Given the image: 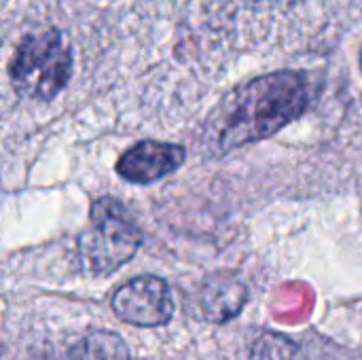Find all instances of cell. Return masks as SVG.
<instances>
[{"mask_svg": "<svg viewBox=\"0 0 362 360\" xmlns=\"http://www.w3.org/2000/svg\"><path fill=\"white\" fill-rule=\"evenodd\" d=\"M310 106V79L299 70L257 76L227 93L204 125V146L227 155L278 134Z\"/></svg>", "mask_w": 362, "mask_h": 360, "instance_id": "cell-1", "label": "cell"}, {"mask_svg": "<svg viewBox=\"0 0 362 360\" xmlns=\"http://www.w3.org/2000/svg\"><path fill=\"white\" fill-rule=\"evenodd\" d=\"M70 74L72 53L55 28L23 36L8 68L15 93L36 102L53 100L68 85Z\"/></svg>", "mask_w": 362, "mask_h": 360, "instance_id": "cell-2", "label": "cell"}, {"mask_svg": "<svg viewBox=\"0 0 362 360\" xmlns=\"http://www.w3.org/2000/svg\"><path fill=\"white\" fill-rule=\"evenodd\" d=\"M142 231L127 208L115 197H100L91 206V225L78 238V257L91 276H110L134 259Z\"/></svg>", "mask_w": 362, "mask_h": 360, "instance_id": "cell-3", "label": "cell"}, {"mask_svg": "<svg viewBox=\"0 0 362 360\" xmlns=\"http://www.w3.org/2000/svg\"><path fill=\"white\" fill-rule=\"evenodd\" d=\"M110 308L119 320L132 327L155 329L172 320L174 299L165 280L157 276H138L115 291Z\"/></svg>", "mask_w": 362, "mask_h": 360, "instance_id": "cell-4", "label": "cell"}, {"mask_svg": "<svg viewBox=\"0 0 362 360\" xmlns=\"http://www.w3.org/2000/svg\"><path fill=\"white\" fill-rule=\"evenodd\" d=\"M187 159L180 144L142 140L127 149L117 161V174L132 185H151L176 172Z\"/></svg>", "mask_w": 362, "mask_h": 360, "instance_id": "cell-5", "label": "cell"}, {"mask_svg": "<svg viewBox=\"0 0 362 360\" xmlns=\"http://www.w3.org/2000/svg\"><path fill=\"white\" fill-rule=\"evenodd\" d=\"M199 310L208 323L223 325L233 320L248 301L246 284L233 274H214L199 289Z\"/></svg>", "mask_w": 362, "mask_h": 360, "instance_id": "cell-6", "label": "cell"}, {"mask_svg": "<svg viewBox=\"0 0 362 360\" xmlns=\"http://www.w3.org/2000/svg\"><path fill=\"white\" fill-rule=\"evenodd\" d=\"M55 360H132L129 348L112 331H93L70 344Z\"/></svg>", "mask_w": 362, "mask_h": 360, "instance_id": "cell-7", "label": "cell"}, {"mask_svg": "<svg viewBox=\"0 0 362 360\" xmlns=\"http://www.w3.org/2000/svg\"><path fill=\"white\" fill-rule=\"evenodd\" d=\"M252 360H305L301 348L280 333H263L252 346Z\"/></svg>", "mask_w": 362, "mask_h": 360, "instance_id": "cell-8", "label": "cell"}, {"mask_svg": "<svg viewBox=\"0 0 362 360\" xmlns=\"http://www.w3.org/2000/svg\"><path fill=\"white\" fill-rule=\"evenodd\" d=\"M278 4H295V2H301V0H274Z\"/></svg>", "mask_w": 362, "mask_h": 360, "instance_id": "cell-9", "label": "cell"}]
</instances>
